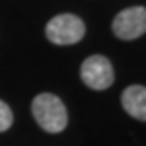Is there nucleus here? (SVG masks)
Listing matches in <instances>:
<instances>
[{
  "label": "nucleus",
  "instance_id": "1",
  "mask_svg": "<svg viewBox=\"0 0 146 146\" xmlns=\"http://www.w3.org/2000/svg\"><path fill=\"white\" fill-rule=\"evenodd\" d=\"M32 114L37 125L49 134H58L67 127L69 114L60 97L53 93H39L32 100Z\"/></svg>",
  "mask_w": 146,
  "mask_h": 146
},
{
  "label": "nucleus",
  "instance_id": "2",
  "mask_svg": "<svg viewBox=\"0 0 146 146\" xmlns=\"http://www.w3.org/2000/svg\"><path fill=\"white\" fill-rule=\"evenodd\" d=\"M85 23L83 19L76 14H58L51 18L46 25V37L49 42L58 44V46H70L76 44L85 37Z\"/></svg>",
  "mask_w": 146,
  "mask_h": 146
},
{
  "label": "nucleus",
  "instance_id": "3",
  "mask_svg": "<svg viewBox=\"0 0 146 146\" xmlns=\"http://www.w3.org/2000/svg\"><path fill=\"white\" fill-rule=\"evenodd\" d=\"M113 32L121 40H134L146 32V9L134 5L120 11L113 19Z\"/></svg>",
  "mask_w": 146,
  "mask_h": 146
},
{
  "label": "nucleus",
  "instance_id": "4",
  "mask_svg": "<svg viewBox=\"0 0 146 146\" xmlns=\"http://www.w3.org/2000/svg\"><path fill=\"white\" fill-rule=\"evenodd\" d=\"M81 79L92 90H106L114 81V70L108 56L92 55L81 64Z\"/></svg>",
  "mask_w": 146,
  "mask_h": 146
},
{
  "label": "nucleus",
  "instance_id": "5",
  "mask_svg": "<svg viewBox=\"0 0 146 146\" xmlns=\"http://www.w3.org/2000/svg\"><path fill=\"white\" fill-rule=\"evenodd\" d=\"M121 106L132 118L146 120V88L143 85H130L121 93Z\"/></svg>",
  "mask_w": 146,
  "mask_h": 146
},
{
  "label": "nucleus",
  "instance_id": "6",
  "mask_svg": "<svg viewBox=\"0 0 146 146\" xmlns=\"http://www.w3.org/2000/svg\"><path fill=\"white\" fill-rule=\"evenodd\" d=\"M13 121H14L13 109L9 108L7 102L0 100V132H5L9 127H13Z\"/></svg>",
  "mask_w": 146,
  "mask_h": 146
}]
</instances>
